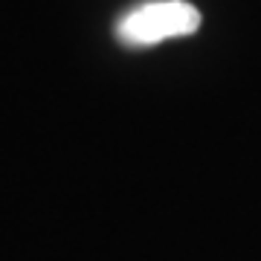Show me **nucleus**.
Listing matches in <instances>:
<instances>
[{
  "label": "nucleus",
  "instance_id": "1",
  "mask_svg": "<svg viewBox=\"0 0 261 261\" xmlns=\"http://www.w3.org/2000/svg\"><path fill=\"white\" fill-rule=\"evenodd\" d=\"M200 29V12L186 0H145L116 20V41L142 49Z\"/></svg>",
  "mask_w": 261,
  "mask_h": 261
}]
</instances>
